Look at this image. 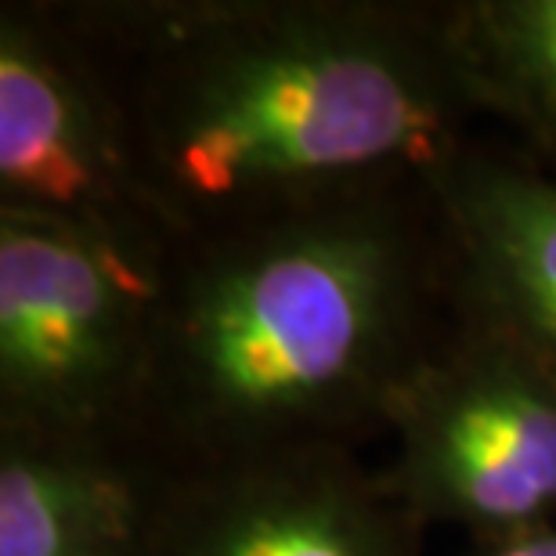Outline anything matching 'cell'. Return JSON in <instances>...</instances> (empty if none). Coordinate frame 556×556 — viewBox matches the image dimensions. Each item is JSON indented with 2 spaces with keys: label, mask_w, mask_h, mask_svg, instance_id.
Returning <instances> with one entry per match:
<instances>
[{
  "label": "cell",
  "mask_w": 556,
  "mask_h": 556,
  "mask_svg": "<svg viewBox=\"0 0 556 556\" xmlns=\"http://www.w3.org/2000/svg\"><path fill=\"white\" fill-rule=\"evenodd\" d=\"M65 15L105 62L141 192L174 247L430 181L484 116L448 8L152 0Z\"/></svg>",
  "instance_id": "6da1fadb"
},
{
  "label": "cell",
  "mask_w": 556,
  "mask_h": 556,
  "mask_svg": "<svg viewBox=\"0 0 556 556\" xmlns=\"http://www.w3.org/2000/svg\"><path fill=\"white\" fill-rule=\"evenodd\" d=\"M452 318L433 177L185 242L155 293L130 438L163 470L358 452Z\"/></svg>",
  "instance_id": "7a4b0ae2"
},
{
  "label": "cell",
  "mask_w": 556,
  "mask_h": 556,
  "mask_svg": "<svg viewBox=\"0 0 556 556\" xmlns=\"http://www.w3.org/2000/svg\"><path fill=\"white\" fill-rule=\"evenodd\" d=\"M166 264L170 253L0 214V427L130 433Z\"/></svg>",
  "instance_id": "3957f363"
},
{
  "label": "cell",
  "mask_w": 556,
  "mask_h": 556,
  "mask_svg": "<svg viewBox=\"0 0 556 556\" xmlns=\"http://www.w3.org/2000/svg\"><path fill=\"white\" fill-rule=\"evenodd\" d=\"M383 430V484L427 531L495 539L556 520V372L459 304Z\"/></svg>",
  "instance_id": "277c9868"
},
{
  "label": "cell",
  "mask_w": 556,
  "mask_h": 556,
  "mask_svg": "<svg viewBox=\"0 0 556 556\" xmlns=\"http://www.w3.org/2000/svg\"><path fill=\"white\" fill-rule=\"evenodd\" d=\"M0 214L177 250L141 192L105 62L65 8H0Z\"/></svg>",
  "instance_id": "5b68a950"
},
{
  "label": "cell",
  "mask_w": 556,
  "mask_h": 556,
  "mask_svg": "<svg viewBox=\"0 0 556 556\" xmlns=\"http://www.w3.org/2000/svg\"><path fill=\"white\" fill-rule=\"evenodd\" d=\"M427 528L351 448L163 470L141 556H422Z\"/></svg>",
  "instance_id": "8992f818"
},
{
  "label": "cell",
  "mask_w": 556,
  "mask_h": 556,
  "mask_svg": "<svg viewBox=\"0 0 556 556\" xmlns=\"http://www.w3.org/2000/svg\"><path fill=\"white\" fill-rule=\"evenodd\" d=\"M455 304L556 372V174L470 144L433 174Z\"/></svg>",
  "instance_id": "52a82bcc"
},
{
  "label": "cell",
  "mask_w": 556,
  "mask_h": 556,
  "mask_svg": "<svg viewBox=\"0 0 556 556\" xmlns=\"http://www.w3.org/2000/svg\"><path fill=\"white\" fill-rule=\"evenodd\" d=\"M160 481L130 433L0 427V556H141Z\"/></svg>",
  "instance_id": "ba28073f"
},
{
  "label": "cell",
  "mask_w": 556,
  "mask_h": 556,
  "mask_svg": "<svg viewBox=\"0 0 556 556\" xmlns=\"http://www.w3.org/2000/svg\"><path fill=\"white\" fill-rule=\"evenodd\" d=\"M448 37L484 119L556 174V0L448 4Z\"/></svg>",
  "instance_id": "9c48e42d"
},
{
  "label": "cell",
  "mask_w": 556,
  "mask_h": 556,
  "mask_svg": "<svg viewBox=\"0 0 556 556\" xmlns=\"http://www.w3.org/2000/svg\"><path fill=\"white\" fill-rule=\"evenodd\" d=\"M466 556H556V520L553 525L514 531V535L470 539Z\"/></svg>",
  "instance_id": "30bf717a"
}]
</instances>
